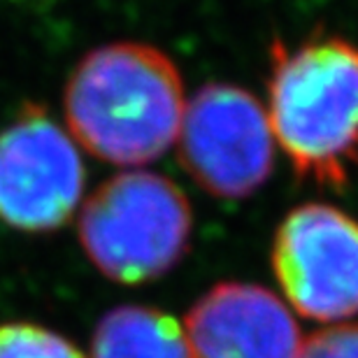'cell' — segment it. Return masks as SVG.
Listing matches in <instances>:
<instances>
[{
	"label": "cell",
	"mask_w": 358,
	"mask_h": 358,
	"mask_svg": "<svg viewBox=\"0 0 358 358\" xmlns=\"http://www.w3.org/2000/svg\"><path fill=\"white\" fill-rule=\"evenodd\" d=\"M68 133L114 166H145L177 142L182 75L161 49L112 42L77 63L63 96Z\"/></svg>",
	"instance_id": "obj_1"
},
{
	"label": "cell",
	"mask_w": 358,
	"mask_h": 358,
	"mask_svg": "<svg viewBox=\"0 0 358 358\" xmlns=\"http://www.w3.org/2000/svg\"><path fill=\"white\" fill-rule=\"evenodd\" d=\"M268 121L300 177L345 186L358 156V47L314 38L272 49Z\"/></svg>",
	"instance_id": "obj_2"
},
{
	"label": "cell",
	"mask_w": 358,
	"mask_h": 358,
	"mask_svg": "<svg viewBox=\"0 0 358 358\" xmlns=\"http://www.w3.org/2000/svg\"><path fill=\"white\" fill-rule=\"evenodd\" d=\"M77 231L89 261L107 279L138 286L168 275L186 256L193 212L168 177L131 170L84 200Z\"/></svg>",
	"instance_id": "obj_3"
},
{
	"label": "cell",
	"mask_w": 358,
	"mask_h": 358,
	"mask_svg": "<svg viewBox=\"0 0 358 358\" xmlns=\"http://www.w3.org/2000/svg\"><path fill=\"white\" fill-rule=\"evenodd\" d=\"M179 161L217 198H247L275 166V135L254 93L233 84H205L184 105L177 133Z\"/></svg>",
	"instance_id": "obj_4"
},
{
	"label": "cell",
	"mask_w": 358,
	"mask_h": 358,
	"mask_svg": "<svg viewBox=\"0 0 358 358\" xmlns=\"http://www.w3.org/2000/svg\"><path fill=\"white\" fill-rule=\"evenodd\" d=\"M84 182L80 147L42 105H24L0 131V224L56 231L80 207Z\"/></svg>",
	"instance_id": "obj_5"
},
{
	"label": "cell",
	"mask_w": 358,
	"mask_h": 358,
	"mask_svg": "<svg viewBox=\"0 0 358 358\" xmlns=\"http://www.w3.org/2000/svg\"><path fill=\"white\" fill-rule=\"evenodd\" d=\"M272 270L293 310L338 321L358 314V221L307 203L286 214L272 242Z\"/></svg>",
	"instance_id": "obj_6"
},
{
	"label": "cell",
	"mask_w": 358,
	"mask_h": 358,
	"mask_svg": "<svg viewBox=\"0 0 358 358\" xmlns=\"http://www.w3.org/2000/svg\"><path fill=\"white\" fill-rule=\"evenodd\" d=\"M191 358H296L300 331L282 300L259 284L224 282L184 321Z\"/></svg>",
	"instance_id": "obj_7"
},
{
	"label": "cell",
	"mask_w": 358,
	"mask_h": 358,
	"mask_svg": "<svg viewBox=\"0 0 358 358\" xmlns=\"http://www.w3.org/2000/svg\"><path fill=\"white\" fill-rule=\"evenodd\" d=\"M91 358H191V354L182 326L170 314L124 305L100 319Z\"/></svg>",
	"instance_id": "obj_8"
},
{
	"label": "cell",
	"mask_w": 358,
	"mask_h": 358,
	"mask_svg": "<svg viewBox=\"0 0 358 358\" xmlns=\"http://www.w3.org/2000/svg\"><path fill=\"white\" fill-rule=\"evenodd\" d=\"M0 358H87L73 342L45 326L0 324Z\"/></svg>",
	"instance_id": "obj_9"
},
{
	"label": "cell",
	"mask_w": 358,
	"mask_h": 358,
	"mask_svg": "<svg viewBox=\"0 0 358 358\" xmlns=\"http://www.w3.org/2000/svg\"><path fill=\"white\" fill-rule=\"evenodd\" d=\"M296 358H358V324H338L300 342Z\"/></svg>",
	"instance_id": "obj_10"
}]
</instances>
